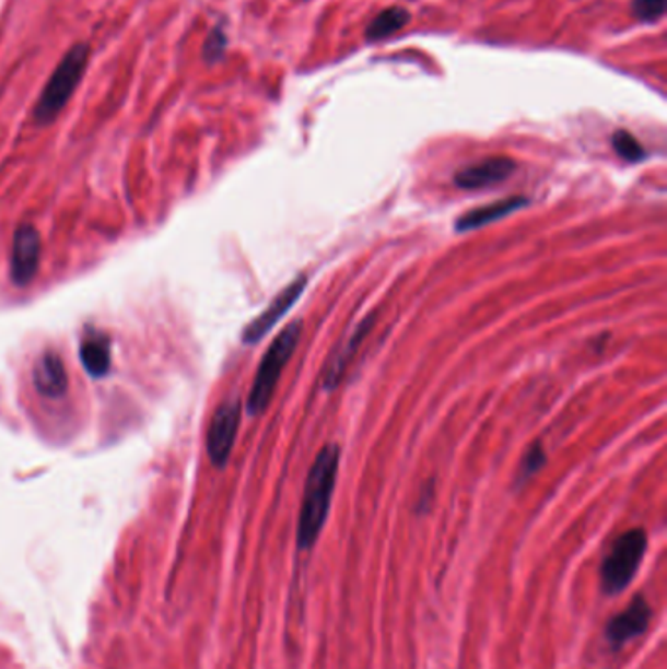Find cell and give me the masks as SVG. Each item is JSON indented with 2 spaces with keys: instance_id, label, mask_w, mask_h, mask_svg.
<instances>
[{
  "instance_id": "6da1fadb",
  "label": "cell",
  "mask_w": 667,
  "mask_h": 669,
  "mask_svg": "<svg viewBox=\"0 0 667 669\" xmlns=\"http://www.w3.org/2000/svg\"><path fill=\"white\" fill-rule=\"evenodd\" d=\"M341 448L339 445L324 446L317 453L312 470L307 474L306 490L297 520V547L300 550H309L316 544L325 520L329 515L331 500H334L337 470H339Z\"/></svg>"
},
{
  "instance_id": "7a4b0ae2",
  "label": "cell",
  "mask_w": 667,
  "mask_h": 669,
  "mask_svg": "<svg viewBox=\"0 0 667 669\" xmlns=\"http://www.w3.org/2000/svg\"><path fill=\"white\" fill-rule=\"evenodd\" d=\"M91 61V47L86 44H74L61 61L57 63L54 73L49 74L42 93L34 106V121L37 126H49L57 116L66 110L67 104L73 98L79 84L83 83L84 73Z\"/></svg>"
},
{
  "instance_id": "3957f363",
  "label": "cell",
  "mask_w": 667,
  "mask_h": 669,
  "mask_svg": "<svg viewBox=\"0 0 667 669\" xmlns=\"http://www.w3.org/2000/svg\"><path fill=\"white\" fill-rule=\"evenodd\" d=\"M302 326L304 324L300 319L292 321L270 343L269 351L265 353L262 361H260L259 371L255 374L253 388H250L249 398H247L249 415H260L265 409L269 408L274 390L279 386L280 376H282L288 361L292 359V354L300 343Z\"/></svg>"
},
{
  "instance_id": "277c9868",
  "label": "cell",
  "mask_w": 667,
  "mask_h": 669,
  "mask_svg": "<svg viewBox=\"0 0 667 669\" xmlns=\"http://www.w3.org/2000/svg\"><path fill=\"white\" fill-rule=\"evenodd\" d=\"M648 549V537L642 529L627 530L615 540L601 564V587L607 595L622 594L631 586Z\"/></svg>"
},
{
  "instance_id": "5b68a950",
  "label": "cell",
  "mask_w": 667,
  "mask_h": 669,
  "mask_svg": "<svg viewBox=\"0 0 667 669\" xmlns=\"http://www.w3.org/2000/svg\"><path fill=\"white\" fill-rule=\"evenodd\" d=\"M242 421V401L227 400L213 413L208 431V456L215 468H223L230 460L237 429Z\"/></svg>"
},
{
  "instance_id": "8992f818",
  "label": "cell",
  "mask_w": 667,
  "mask_h": 669,
  "mask_svg": "<svg viewBox=\"0 0 667 669\" xmlns=\"http://www.w3.org/2000/svg\"><path fill=\"white\" fill-rule=\"evenodd\" d=\"M42 255V237L34 225L24 223L14 232L10 251V272L19 286H26L36 277Z\"/></svg>"
},
{
  "instance_id": "52a82bcc",
  "label": "cell",
  "mask_w": 667,
  "mask_h": 669,
  "mask_svg": "<svg viewBox=\"0 0 667 669\" xmlns=\"http://www.w3.org/2000/svg\"><path fill=\"white\" fill-rule=\"evenodd\" d=\"M306 286L307 277H304V274L297 277L294 282H290L286 289L282 290L279 296L270 302V306L267 307L259 317H255L249 326L243 329V343H259L260 339L269 333L270 329L277 326L280 319L286 316L288 312L292 309V306L296 304L300 296L304 294Z\"/></svg>"
},
{
  "instance_id": "ba28073f",
  "label": "cell",
  "mask_w": 667,
  "mask_h": 669,
  "mask_svg": "<svg viewBox=\"0 0 667 669\" xmlns=\"http://www.w3.org/2000/svg\"><path fill=\"white\" fill-rule=\"evenodd\" d=\"M650 619H652V607L648 601L642 595L634 597L631 605L622 613L612 617L607 624V641L611 644L612 650H621L624 644L648 631Z\"/></svg>"
},
{
  "instance_id": "9c48e42d",
  "label": "cell",
  "mask_w": 667,
  "mask_h": 669,
  "mask_svg": "<svg viewBox=\"0 0 667 669\" xmlns=\"http://www.w3.org/2000/svg\"><path fill=\"white\" fill-rule=\"evenodd\" d=\"M517 163L505 155L488 157L460 168L455 175V183L464 190H480L488 186L500 185L515 173Z\"/></svg>"
},
{
  "instance_id": "30bf717a",
  "label": "cell",
  "mask_w": 667,
  "mask_h": 669,
  "mask_svg": "<svg viewBox=\"0 0 667 669\" xmlns=\"http://www.w3.org/2000/svg\"><path fill=\"white\" fill-rule=\"evenodd\" d=\"M34 384L36 390L47 398H61L66 394L69 376L59 354L51 351L42 354V359L34 366Z\"/></svg>"
},
{
  "instance_id": "8fae6325",
  "label": "cell",
  "mask_w": 667,
  "mask_h": 669,
  "mask_svg": "<svg viewBox=\"0 0 667 669\" xmlns=\"http://www.w3.org/2000/svg\"><path fill=\"white\" fill-rule=\"evenodd\" d=\"M525 204H528L527 198H523V196H513V198L498 200V202H492V204L473 208L468 214L460 215V218L456 220V232H472V230L483 227V225H488V223L498 222L501 218L517 212V210H520Z\"/></svg>"
},
{
  "instance_id": "7c38bea8",
  "label": "cell",
  "mask_w": 667,
  "mask_h": 669,
  "mask_svg": "<svg viewBox=\"0 0 667 669\" xmlns=\"http://www.w3.org/2000/svg\"><path fill=\"white\" fill-rule=\"evenodd\" d=\"M81 361L86 372L94 378H103L110 372L112 347L110 339L101 331L84 334L81 343Z\"/></svg>"
},
{
  "instance_id": "4fadbf2b",
  "label": "cell",
  "mask_w": 667,
  "mask_h": 669,
  "mask_svg": "<svg viewBox=\"0 0 667 669\" xmlns=\"http://www.w3.org/2000/svg\"><path fill=\"white\" fill-rule=\"evenodd\" d=\"M372 326H374V316L364 317V321L354 329V333H352L351 339L344 343L343 349L335 353L334 361L325 368V390H334L335 386L339 384V380L343 378L344 371H347V364L351 361L352 354L356 353L359 344L362 343V339L366 337Z\"/></svg>"
},
{
  "instance_id": "5bb4252c",
  "label": "cell",
  "mask_w": 667,
  "mask_h": 669,
  "mask_svg": "<svg viewBox=\"0 0 667 669\" xmlns=\"http://www.w3.org/2000/svg\"><path fill=\"white\" fill-rule=\"evenodd\" d=\"M409 20H411V14L403 7H389V9L382 10L381 14L366 26V39L381 42V39L394 36L399 30L408 26Z\"/></svg>"
},
{
  "instance_id": "9a60e30c",
  "label": "cell",
  "mask_w": 667,
  "mask_h": 669,
  "mask_svg": "<svg viewBox=\"0 0 667 669\" xmlns=\"http://www.w3.org/2000/svg\"><path fill=\"white\" fill-rule=\"evenodd\" d=\"M612 148H615L619 157L629 161V163H639L646 157V149L642 148V143L632 136L631 131H615L612 133Z\"/></svg>"
},
{
  "instance_id": "2e32d148",
  "label": "cell",
  "mask_w": 667,
  "mask_h": 669,
  "mask_svg": "<svg viewBox=\"0 0 667 669\" xmlns=\"http://www.w3.org/2000/svg\"><path fill=\"white\" fill-rule=\"evenodd\" d=\"M227 34H225V30L222 26H215V28L210 30V34L206 37L204 49H202V57H204L206 63H220L222 61L223 56H225V51H227Z\"/></svg>"
},
{
  "instance_id": "e0dca14e",
  "label": "cell",
  "mask_w": 667,
  "mask_h": 669,
  "mask_svg": "<svg viewBox=\"0 0 667 669\" xmlns=\"http://www.w3.org/2000/svg\"><path fill=\"white\" fill-rule=\"evenodd\" d=\"M631 12L639 22H658L666 14V0H632Z\"/></svg>"
},
{
  "instance_id": "ac0fdd59",
  "label": "cell",
  "mask_w": 667,
  "mask_h": 669,
  "mask_svg": "<svg viewBox=\"0 0 667 669\" xmlns=\"http://www.w3.org/2000/svg\"><path fill=\"white\" fill-rule=\"evenodd\" d=\"M545 458H547V456H545V448H542L540 443H535V445L530 446L527 450V455L523 458V462H520V482H525L530 476L537 474L538 470L545 466Z\"/></svg>"
}]
</instances>
